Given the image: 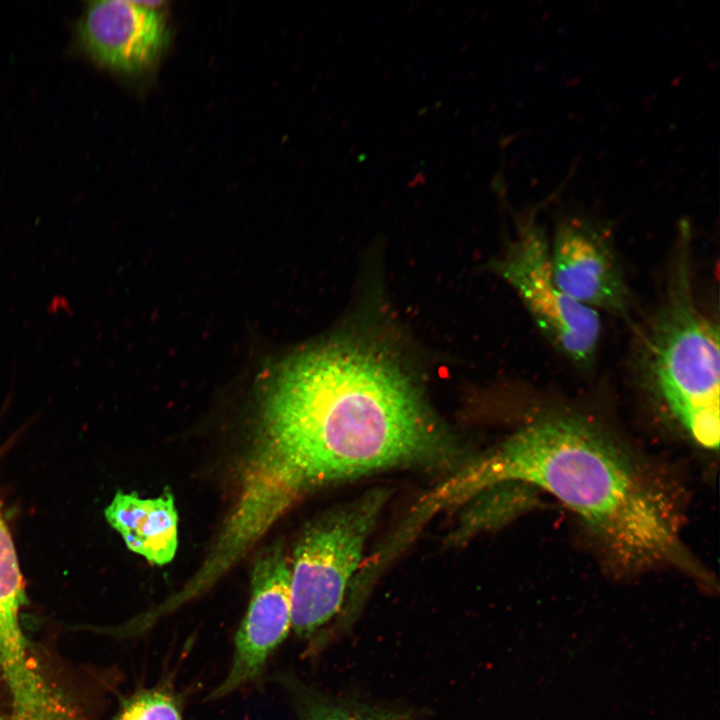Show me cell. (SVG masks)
Returning a JSON list of instances; mask_svg holds the SVG:
<instances>
[{
	"label": "cell",
	"mask_w": 720,
	"mask_h": 720,
	"mask_svg": "<svg viewBox=\"0 0 720 720\" xmlns=\"http://www.w3.org/2000/svg\"><path fill=\"white\" fill-rule=\"evenodd\" d=\"M444 443L417 388L386 352L352 340L306 351L270 384L221 539L245 553L309 489L434 459Z\"/></svg>",
	"instance_id": "1"
},
{
	"label": "cell",
	"mask_w": 720,
	"mask_h": 720,
	"mask_svg": "<svg viewBox=\"0 0 720 720\" xmlns=\"http://www.w3.org/2000/svg\"><path fill=\"white\" fill-rule=\"evenodd\" d=\"M503 483L557 498L625 570L667 564L705 576L681 541L668 490L582 416L550 413L532 419L459 479L454 490L461 496Z\"/></svg>",
	"instance_id": "2"
},
{
	"label": "cell",
	"mask_w": 720,
	"mask_h": 720,
	"mask_svg": "<svg viewBox=\"0 0 720 720\" xmlns=\"http://www.w3.org/2000/svg\"><path fill=\"white\" fill-rule=\"evenodd\" d=\"M688 257H677L667 296L648 323L640 364L648 386L699 446L720 434L719 325L693 297Z\"/></svg>",
	"instance_id": "3"
},
{
	"label": "cell",
	"mask_w": 720,
	"mask_h": 720,
	"mask_svg": "<svg viewBox=\"0 0 720 720\" xmlns=\"http://www.w3.org/2000/svg\"><path fill=\"white\" fill-rule=\"evenodd\" d=\"M381 498L374 493L329 515L298 543L290 583L292 629L300 638L314 635L340 610Z\"/></svg>",
	"instance_id": "4"
},
{
	"label": "cell",
	"mask_w": 720,
	"mask_h": 720,
	"mask_svg": "<svg viewBox=\"0 0 720 720\" xmlns=\"http://www.w3.org/2000/svg\"><path fill=\"white\" fill-rule=\"evenodd\" d=\"M495 266L550 344L577 366H589L601 337L600 315L561 290L550 265L549 241L534 216L520 222L516 238Z\"/></svg>",
	"instance_id": "5"
},
{
	"label": "cell",
	"mask_w": 720,
	"mask_h": 720,
	"mask_svg": "<svg viewBox=\"0 0 720 720\" xmlns=\"http://www.w3.org/2000/svg\"><path fill=\"white\" fill-rule=\"evenodd\" d=\"M291 568L280 550L263 554L252 573L251 597L234 638L230 669L209 694L217 700L256 682L292 629Z\"/></svg>",
	"instance_id": "6"
},
{
	"label": "cell",
	"mask_w": 720,
	"mask_h": 720,
	"mask_svg": "<svg viewBox=\"0 0 720 720\" xmlns=\"http://www.w3.org/2000/svg\"><path fill=\"white\" fill-rule=\"evenodd\" d=\"M553 276L582 306L624 317L630 294L607 230L584 216L562 219L549 242Z\"/></svg>",
	"instance_id": "7"
},
{
	"label": "cell",
	"mask_w": 720,
	"mask_h": 720,
	"mask_svg": "<svg viewBox=\"0 0 720 720\" xmlns=\"http://www.w3.org/2000/svg\"><path fill=\"white\" fill-rule=\"evenodd\" d=\"M152 2L102 0L89 4L80 23L82 42L98 61L123 72L150 66L168 30Z\"/></svg>",
	"instance_id": "8"
},
{
	"label": "cell",
	"mask_w": 720,
	"mask_h": 720,
	"mask_svg": "<svg viewBox=\"0 0 720 720\" xmlns=\"http://www.w3.org/2000/svg\"><path fill=\"white\" fill-rule=\"evenodd\" d=\"M104 514L128 549L148 562L165 565L174 558L178 546V514L170 491L152 499L118 491Z\"/></svg>",
	"instance_id": "9"
},
{
	"label": "cell",
	"mask_w": 720,
	"mask_h": 720,
	"mask_svg": "<svg viewBox=\"0 0 720 720\" xmlns=\"http://www.w3.org/2000/svg\"><path fill=\"white\" fill-rule=\"evenodd\" d=\"M112 720H184L181 703L166 687L135 692L120 706Z\"/></svg>",
	"instance_id": "10"
},
{
	"label": "cell",
	"mask_w": 720,
	"mask_h": 720,
	"mask_svg": "<svg viewBox=\"0 0 720 720\" xmlns=\"http://www.w3.org/2000/svg\"><path fill=\"white\" fill-rule=\"evenodd\" d=\"M291 688L300 720H403L395 713L347 708L295 684Z\"/></svg>",
	"instance_id": "11"
},
{
	"label": "cell",
	"mask_w": 720,
	"mask_h": 720,
	"mask_svg": "<svg viewBox=\"0 0 720 720\" xmlns=\"http://www.w3.org/2000/svg\"><path fill=\"white\" fill-rule=\"evenodd\" d=\"M25 600L16 551L0 511V612L20 611Z\"/></svg>",
	"instance_id": "12"
}]
</instances>
